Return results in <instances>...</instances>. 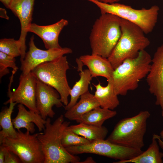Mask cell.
I'll list each match as a JSON object with an SVG mask.
<instances>
[{"instance_id":"cell-1","label":"cell","mask_w":163,"mask_h":163,"mask_svg":"<svg viewBox=\"0 0 163 163\" xmlns=\"http://www.w3.org/2000/svg\"><path fill=\"white\" fill-rule=\"evenodd\" d=\"M60 115L53 123L50 118L46 120L44 132L39 133L37 138L44 156V163H78L80 158L69 152L62 145V138L70 122L64 121Z\"/></svg>"},{"instance_id":"cell-2","label":"cell","mask_w":163,"mask_h":163,"mask_svg":"<svg viewBox=\"0 0 163 163\" xmlns=\"http://www.w3.org/2000/svg\"><path fill=\"white\" fill-rule=\"evenodd\" d=\"M152 59L149 53L143 50L136 57L125 60L114 69L112 78L118 95L125 96L129 91L137 88L139 82L149 72Z\"/></svg>"},{"instance_id":"cell-3","label":"cell","mask_w":163,"mask_h":163,"mask_svg":"<svg viewBox=\"0 0 163 163\" xmlns=\"http://www.w3.org/2000/svg\"><path fill=\"white\" fill-rule=\"evenodd\" d=\"M121 34L107 58L114 69L125 60L136 57L150 44L142 30L136 25L121 18Z\"/></svg>"},{"instance_id":"cell-4","label":"cell","mask_w":163,"mask_h":163,"mask_svg":"<svg viewBox=\"0 0 163 163\" xmlns=\"http://www.w3.org/2000/svg\"><path fill=\"white\" fill-rule=\"evenodd\" d=\"M121 18L106 13L95 21L89 36L91 54L108 58L116 45L121 34Z\"/></svg>"},{"instance_id":"cell-5","label":"cell","mask_w":163,"mask_h":163,"mask_svg":"<svg viewBox=\"0 0 163 163\" xmlns=\"http://www.w3.org/2000/svg\"><path fill=\"white\" fill-rule=\"evenodd\" d=\"M150 116L149 111L144 110L134 116L121 120L107 140L125 147L142 149L144 145L147 120Z\"/></svg>"},{"instance_id":"cell-6","label":"cell","mask_w":163,"mask_h":163,"mask_svg":"<svg viewBox=\"0 0 163 163\" xmlns=\"http://www.w3.org/2000/svg\"><path fill=\"white\" fill-rule=\"evenodd\" d=\"M84 0L95 5L101 14L109 13L129 21L139 27L146 34L153 30L157 21L159 8L156 5L148 9H137L117 3L108 4L96 0Z\"/></svg>"},{"instance_id":"cell-7","label":"cell","mask_w":163,"mask_h":163,"mask_svg":"<svg viewBox=\"0 0 163 163\" xmlns=\"http://www.w3.org/2000/svg\"><path fill=\"white\" fill-rule=\"evenodd\" d=\"M69 68L67 56L64 55L39 64L31 72L37 79L57 90L62 102L66 106L69 103L68 98L71 90L66 76Z\"/></svg>"},{"instance_id":"cell-8","label":"cell","mask_w":163,"mask_h":163,"mask_svg":"<svg viewBox=\"0 0 163 163\" xmlns=\"http://www.w3.org/2000/svg\"><path fill=\"white\" fill-rule=\"evenodd\" d=\"M15 138L7 137L2 145L17 155L23 163H44V156L37 138L39 133L33 134L27 131L17 130Z\"/></svg>"},{"instance_id":"cell-9","label":"cell","mask_w":163,"mask_h":163,"mask_svg":"<svg viewBox=\"0 0 163 163\" xmlns=\"http://www.w3.org/2000/svg\"><path fill=\"white\" fill-rule=\"evenodd\" d=\"M72 155L84 153L95 154L118 161L126 160L136 157L141 153L142 149L125 147L113 143L107 140L91 142L87 144L66 148Z\"/></svg>"},{"instance_id":"cell-10","label":"cell","mask_w":163,"mask_h":163,"mask_svg":"<svg viewBox=\"0 0 163 163\" xmlns=\"http://www.w3.org/2000/svg\"><path fill=\"white\" fill-rule=\"evenodd\" d=\"M13 77L11 76L8 94L9 99L4 103L7 104L10 102L20 104L26 107L29 110L39 114L36 104L37 79L31 72L26 75L22 73L17 88L11 91V86Z\"/></svg>"},{"instance_id":"cell-11","label":"cell","mask_w":163,"mask_h":163,"mask_svg":"<svg viewBox=\"0 0 163 163\" xmlns=\"http://www.w3.org/2000/svg\"><path fill=\"white\" fill-rule=\"evenodd\" d=\"M34 39V36L32 35L29 43V50L26 53L24 59L20 60V70L23 75L28 74L42 63L53 60L65 54L72 52L71 48L67 47L46 50L39 49L36 46Z\"/></svg>"},{"instance_id":"cell-12","label":"cell","mask_w":163,"mask_h":163,"mask_svg":"<svg viewBox=\"0 0 163 163\" xmlns=\"http://www.w3.org/2000/svg\"><path fill=\"white\" fill-rule=\"evenodd\" d=\"M146 80L150 93L155 96L163 117V44L158 47L152 59Z\"/></svg>"},{"instance_id":"cell-13","label":"cell","mask_w":163,"mask_h":163,"mask_svg":"<svg viewBox=\"0 0 163 163\" xmlns=\"http://www.w3.org/2000/svg\"><path fill=\"white\" fill-rule=\"evenodd\" d=\"M37 109L42 118H53L55 113L53 107L59 108L63 106L60 95L55 88L37 79L36 92Z\"/></svg>"},{"instance_id":"cell-14","label":"cell","mask_w":163,"mask_h":163,"mask_svg":"<svg viewBox=\"0 0 163 163\" xmlns=\"http://www.w3.org/2000/svg\"><path fill=\"white\" fill-rule=\"evenodd\" d=\"M35 0H14L9 9L19 19L21 32L19 39L21 44V60L24 59L26 53V37L28 29L31 23Z\"/></svg>"},{"instance_id":"cell-15","label":"cell","mask_w":163,"mask_h":163,"mask_svg":"<svg viewBox=\"0 0 163 163\" xmlns=\"http://www.w3.org/2000/svg\"><path fill=\"white\" fill-rule=\"evenodd\" d=\"M69 24L68 21L62 19L53 24L45 26L31 23L28 32L33 33L40 37L47 50L61 48L59 43V37L63 28Z\"/></svg>"},{"instance_id":"cell-16","label":"cell","mask_w":163,"mask_h":163,"mask_svg":"<svg viewBox=\"0 0 163 163\" xmlns=\"http://www.w3.org/2000/svg\"><path fill=\"white\" fill-rule=\"evenodd\" d=\"M18 112L17 115L12 119V123L15 129H26L30 133L35 131L34 124L39 131L43 130L45 128L46 120L43 119L41 115L34 112L27 110L24 105L19 104L18 105Z\"/></svg>"},{"instance_id":"cell-17","label":"cell","mask_w":163,"mask_h":163,"mask_svg":"<svg viewBox=\"0 0 163 163\" xmlns=\"http://www.w3.org/2000/svg\"><path fill=\"white\" fill-rule=\"evenodd\" d=\"M78 58L88 67L92 78L101 76L107 80L112 78L114 69L107 58L91 54L82 55Z\"/></svg>"},{"instance_id":"cell-18","label":"cell","mask_w":163,"mask_h":163,"mask_svg":"<svg viewBox=\"0 0 163 163\" xmlns=\"http://www.w3.org/2000/svg\"><path fill=\"white\" fill-rule=\"evenodd\" d=\"M107 80L108 83L105 86L101 85L100 82L97 85L93 84L96 89L94 95L100 107L113 110L119 105L120 101L112 78Z\"/></svg>"},{"instance_id":"cell-19","label":"cell","mask_w":163,"mask_h":163,"mask_svg":"<svg viewBox=\"0 0 163 163\" xmlns=\"http://www.w3.org/2000/svg\"><path fill=\"white\" fill-rule=\"evenodd\" d=\"M76 61L78 66V70L80 72V78L71 88L70 101L65 107L66 110L70 109L77 102L81 96L89 91V85L92 78L88 69L82 70L83 65L79 58H77Z\"/></svg>"},{"instance_id":"cell-20","label":"cell","mask_w":163,"mask_h":163,"mask_svg":"<svg viewBox=\"0 0 163 163\" xmlns=\"http://www.w3.org/2000/svg\"><path fill=\"white\" fill-rule=\"evenodd\" d=\"M99 106L94 95L88 91L81 96L78 102L66 110L64 117L70 120L76 121L86 113Z\"/></svg>"},{"instance_id":"cell-21","label":"cell","mask_w":163,"mask_h":163,"mask_svg":"<svg viewBox=\"0 0 163 163\" xmlns=\"http://www.w3.org/2000/svg\"><path fill=\"white\" fill-rule=\"evenodd\" d=\"M163 153L160 151L156 139L152 137L147 149L135 157L126 160L118 161L114 163H162Z\"/></svg>"},{"instance_id":"cell-22","label":"cell","mask_w":163,"mask_h":163,"mask_svg":"<svg viewBox=\"0 0 163 163\" xmlns=\"http://www.w3.org/2000/svg\"><path fill=\"white\" fill-rule=\"evenodd\" d=\"M69 128L76 134L90 142L104 139L108 133L104 126H98L84 123L69 126Z\"/></svg>"},{"instance_id":"cell-23","label":"cell","mask_w":163,"mask_h":163,"mask_svg":"<svg viewBox=\"0 0 163 163\" xmlns=\"http://www.w3.org/2000/svg\"><path fill=\"white\" fill-rule=\"evenodd\" d=\"M117 114L116 111L99 106L86 113L76 122L101 126L105 121L113 117Z\"/></svg>"},{"instance_id":"cell-24","label":"cell","mask_w":163,"mask_h":163,"mask_svg":"<svg viewBox=\"0 0 163 163\" xmlns=\"http://www.w3.org/2000/svg\"><path fill=\"white\" fill-rule=\"evenodd\" d=\"M8 107L4 108L0 113V125L2 129L0 131V144L4 142L7 137L15 138L17 131L13 126L11 115L14 107L17 104L10 102Z\"/></svg>"},{"instance_id":"cell-25","label":"cell","mask_w":163,"mask_h":163,"mask_svg":"<svg viewBox=\"0 0 163 163\" xmlns=\"http://www.w3.org/2000/svg\"><path fill=\"white\" fill-rule=\"evenodd\" d=\"M21 44L18 39L14 38H2L0 40V51L15 57L21 54Z\"/></svg>"},{"instance_id":"cell-26","label":"cell","mask_w":163,"mask_h":163,"mask_svg":"<svg viewBox=\"0 0 163 163\" xmlns=\"http://www.w3.org/2000/svg\"><path fill=\"white\" fill-rule=\"evenodd\" d=\"M67 127L64 131L62 138V143L65 148L87 144L91 142L79 136Z\"/></svg>"},{"instance_id":"cell-27","label":"cell","mask_w":163,"mask_h":163,"mask_svg":"<svg viewBox=\"0 0 163 163\" xmlns=\"http://www.w3.org/2000/svg\"><path fill=\"white\" fill-rule=\"evenodd\" d=\"M15 57L0 51V78L9 73L8 67L11 68L16 72L18 67L15 63Z\"/></svg>"},{"instance_id":"cell-28","label":"cell","mask_w":163,"mask_h":163,"mask_svg":"<svg viewBox=\"0 0 163 163\" xmlns=\"http://www.w3.org/2000/svg\"><path fill=\"white\" fill-rule=\"evenodd\" d=\"M19 163L21 162L18 157L6 148L4 163Z\"/></svg>"},{"instance_id":"cell-29","label":"cell","mask_w":163,"mask_h":163,"mask_svg":"<svg viewBox=\"0 0 163 163\" xmlns=\"http://www.w3.org/2000/svg\"><path fill=\"white\" fill-rule=\"evenodd\" d=\"M6 148L2 145L0 146V163H4Z\"/></svg>"},{"instance_id":"cell-30","label":"cell","mask_w":163,"mask_h":163,"mask_svg":"<svg viewBox=\"0 0 163 163\" xmlns=\"http://www.w3.org/2000/svg\"><path fill=\"white\" fill-rule=\"evenodd\" d=\"M0 17L7 20L9 19V17L7 15L6 11L5 8H0Z\"/></svg>"},{"instance_id":"cell-31","label":"cell","mask_w":163,"mask_h":163,"mask_svg":"<svg viewBox=\"0 0 163 163\" xmlns=\"http://www.w3.org/2000/svg\"><path fill=\"white\" fill-rule=\"evenodd\" d=\"M152 137L156 139L159 146L163 150V141L161 139L160 136L157 134H154Z\"/></svg>"},{"instance_id":"cell-32","label":"cell","mask_w":163,"mask_h":163,"mask_svg":"<svg viewBox=\"0 0 163 163\" xmlns=\"http://www.w3.org/2000/svg\"><path fill=\"white\" fill-rule=\"evenodd\" d=\"M14 0H0V2L8 9H9L12 2Z\"/></svg>"},{"instance_id":"cell-33","label":"cell","mask_w":163,"mask_h":163,"mask_svg":"<svg viewBox=\"0 0 163 163\" xmlns=\"http://www.w3.org/2000/svg\"><path fill=\"white\" fill-rule=\"evenodd\" d=\"M98 1L108 4L117 3L121 0H96Z\"/></svg>"},{"instance_id":"cell-34","label":"cell","mask_w":163,"mask_h":163,"mask_svg":"<svg viewBox=\"0 0 163 163\" xmlns=\"http://www.w3.org/2000/svg\"><path fill=\"white\" fill-rule=\"evenodd\" d=\"M82 163H95V161H94L93 158L91 157H89L85 161H83Z\"/></svg>"},{"instance_id":"cell-35","label":"cell","mask_w":163,"mask_h":163,"mask_svg":"<svg viewBox=\"0 0 163 163\" xmlns=\"http://www.w3.org/2000/svg\"><path fill=\"white\" fill-rule=\"evenodd\" d=\"M159 136L161 140L163 141V130L160 132Z\"/></svg>"}]
</instances>
